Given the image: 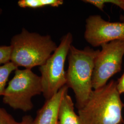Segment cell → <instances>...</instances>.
Here are the masks:
<instances>
[{"instance_id":"obj_8","label":"cell","mask_w":124,"mask_h":124,"mask_svg":"<svg viewBox=\"0 0 124 124\" xmlns=\"http://www.w3.org/2000/svg\"><path fill=\"white\" fill-rule=\"evenodd\" d=\"M69 88L63 86L53 97L46 100L43 106L37 111L32 124H58L59 110L62 99Z\"/></svg>"},{"instance_id":"obj_5","label":"cell","mask_w":124,"mask_h":124,"mask_svg":"<svg viewBox=\"0 0 124 124\" xmlns=\"http://www.w3.org/2000/svg\"><path fill=\"white\" fill-rule=\"evenodd\" d=\"M73 40L70 32L63 36L57 49L44 64L40 66L42 94L46 100L53 97L66 85L65 62L72 45Z\"/></svg>"},{"instance_id":"obj_19","label":"cell","mask_w":124,"mask_h":124,"mask_svg":"<svg viewBox=\"0 0 124 124\" xmlns=\"http://www.w3.org/2000/svg\"><path fill=\"white\" fill-rule=\"evenodd\" d=\"M124 124V122H123V123H122V124Z\"/></svg>"},{"instance_id":"obj_17","label":"cell","mask_w":124,"mask_h":124,"mask_svg":"<svg viewBox=\"0 0 124 124\" xmlns=\"http://www.w3.org/2000/svg\"><path fill=\"white\" fill-rule=\"evenodd\" d=\"M122 10H123L124 13H123V14L122 16H121V17H120V20L121 21V22L124 23V8H123Z\"/></svg>"},{"instance_id":"obj_11","label":"cell","mask_w":124,"mask_h":124,"mask_svg":"<svg viewBox=\"0 0 124 124\" xmlns=\"http://www.w3.org/2000/svg\"><path fill=\"white\" fill-rule=\"evenodd\" d=\"M17 69L18 67L11 62L0 66V96L4 94L9 75Z\"/></svg>"},{"instance_id":"obj_18","label":"cell","mask_w":124,"mask_h":124,"mask_svg":"<svg viewBox=\"0 0 124 124\" xmlns=\"http://www.w3.org/2000/svg\"><path fill=\"white\" fill-rule=\"evenodd\" d=\"M1 9H0V13H1Z\"/></svg>"},{"instance_id":"obj_1","label":"cell","mask_w":124,"mask_h":124,"mask_svg":"<svg viewBox=\"0 0 124 124\" xmlns=\"http://www.w3.org/2000/svg\"><path fill=\"white\" fill-rule=\"evenodd\" d=\"M123 108L117 82L112 80L93 90L84 105L78 109V115L82 124H121Z\"/></svg>"},{"instance_id":"obj_10","label":"cell","mask_w":124,"mask_h":124,"mask_svg":"<svg viewBox=\"0 0 124 124\" xmlns=\"http://www.w3.org/2000/svg\"><path fill=\"white\" fill-rule=\"evenodd\" d=\"M63 4L62 0H19L18 2L20 8L34 9L46 7L57 8Z\"/></svg>"},{"instance_id":"obj_9","label":"cell","mask_w":124,"mask_h":124,"mask_svg":"<svg viewBox=\"0 0 124 124\" xmlns=\"http://www.w3.org/2000/svg\"><path fill=\"white\" fill-rule=\"evenodd\" d=\"M58 124H82L79 116L75 113L74 103L68 93L64 96L60 104Z\"/></svg>"},{"instance_id":"obj_15","label":"cell","mask_w":124,"mask_h":124,"mask_svg":"<svg viewBox=\"0 0 124 124\" xmlns=\"http://www.w3.org/2000/svg\"><path fill=\"white\" fill-rule=\"evenodd\" d=\"M117 82V88L120 94L124 93V72L122 75L118 79Z\"/></svg>"},{"instance_id":"obj_14","label":"cell","mask_w":124,"mask_h":124,"mask_svg":"<svg viewBox=\"0 0 124 124\" xmlns=\"http://www.w3.org/2000/svg\"><path fill=\"white\" fill-rule=\"evenodd\" d=\"M0 124H20L4 108L0 107Z\"/></svg>"},{"instance_id":"obj_12","label":"cell","mask_w":124,"mask_h":124,"mask_svg":"<svg viewBox=\"0 0 124 124\" xmlns=\"http://www.w3.org/2000/svg\"><path fill=\"white\" fill-rule=\"evenodd\" d=\"M82 1L93 5L101 11L103 10L104 5L108 3L115 5L122 10L124 7V0H84Z\"/></svg>"},{"instance_id":"obj_3","label":"cell","mask_w":124,"mask_h":124,"mask_svg":"<svg viewBox=\"0 0 124 124\" xmlns=\"http://www.w3.org/2000/svg\"><path fill=\"white\" fill-rule=\"evenodd\" d=\"M10 46V62L18 68L31 70L44 64L58 46L51 36L30 32L23 28L20 34L12 37Z\"/></svg>"},{"instance_id":"obj_2","label":"cell","mask_w":124,"mask_h":124,"mask_svg":"<svg viewBox=\"0 0 124 124\" xmlns=\"http://www.w3.org/2000/svg\"><path fill=\"white\" fill-rule=\"evenodd\" d=\"M99 51L89 46L78 49L73 45L70 49L67 57L68 68L66 72V85L75 93L78 109L84 105L93 90V75Z\"/></svg>"},{"instance_id":"obj_4","label":"cell","mask_w":124,"mask_h":124,"mask_svg":"<svg viewBox=\"0 0 124 124\" xmlns=\"http://www.w3.org/2000/svg\"><path fill=\"white\" fill-rule=\"evenodd\" d=\"M41 93L40 76L30 69H17L5 90L3 102L14 109L27 112L33 108L31 98Z\"/></svg>"},{"instance_id":"obj_7","label":"cell","mask_w":124,"mask_h":124,"mask_svg":"<svg viewBox=\"0 0 124 124\" xmlns=\"http://www.w3.org/2000/svg\"><path fill=\"white\" fill-rule=\"evenodd\" d=\"M84 38L93 47L124 40V23L110 22L100 15H91L85 20Z\"/></svg>"},{"instance_id":"obj_13","label":"cell","mask_w":124,"mask_h":124,"mask_svg":"<svg viewBox=\"0 0 124 124\" xmlns=\"http://www.w3.org/2000/svg\"><path fill=\"white\" fill-rule=\"evenodd\" d=\"M11 48L10 46H0V65L10 62Z\"/></svg>"},{"instance_id":"obj_6","label":"cell","mask_w":124,"mask_h":124,"mask_svg":"<svg viewBox=\"0 0 124 124\" xmlns=\"http://www.w3.org/2000/svg\"><path fill=\"white\" fill-rule=\"evenodd\" d=\"M95 61L92 79L93 90L105 85L113 75L121 70L124 56V40L102 45Z\"/></svg>"},{"instance_id":"obj_16","label":"cell","mask_w":124,"mask_h":124,"mask_svg":"<svg viewBox=\"0 0 124 124\" xmlns=\"http://www.w3.org/2000/svg\"><path fill=\"white\" fill-rule=\"evenodd\" d=\"M33 119L30 115H25L22 118L20 124H32Z\"/></svg>"}]
</instances>
